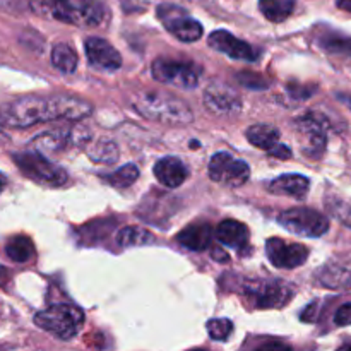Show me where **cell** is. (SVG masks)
Listing matches in <instances>:
<instances>
[{
    "mask_svg": "<svg viewBox=\"0 0 351 351\" xmlns=\"http://www.w3.org/2000/svg\"><path fill=\"white\" fill-rule=\"evenodd\" d=\"M137 178H139V168H137L136 165L129 163L123 165L122 168H119L115 173L108 175V177H106V182L117 189H127L130 187Z\"/></svg>",
    "mask_w": 351,
    "mask_h": 351,
    "instance_id": "obj_28",
    "label": "cell"
},
{
    "mask_svg": "<svg viewBox=\"0 0 351 351\" xmlns=\"http://www.w3.org/2000/svg\"><path fill=\"white\" fill-rule=\"evenodd\" d=\"M336 326H351V304H345L336 311L335 314Z\"/></svg>",
    "mask_w": 351,
    "mask_h": 351,
    "instance_id": "obj_31",
    "label": "cell"
},
{
    "mask_svg": "<svg viewBox=\"0 0 351 351\" xmlns=\"http://www.w3.org/2000/svg\"><path fill=\"white\" fill-rule=\"evenodd\" d=\"M311 189V180L304 175L290 173V175H281V177L274 178L269 184L267 191L271 194L276 195H288V197L295 199H305Z\"/></svg>",
    "mask_w": 351,
    "mask_h": 351,
    "instance_id": "obj_17",
    "label": "cell"
},
{
    "mask_svg": "<svg viewBox=\"0 0 351 351\" xmlns=\"http://www.w3.org/2000/svg\"><path fill=\"white\" fill-rule=\"evenodd\" d=\"M158 17L163 26L184 43H192L202 38L201 23L189 16L182 7L173 5V3H161L158 7Z\"/></svg>",
    "mask_w": 351,
    "mask_h": 351,
    "instance_id": "obj_10",
    "label": "cell"
},
{
    "mask_svg": "<svg viewBox=\"0 0 351 351\" xmlns=\"http://www.w3.org/2000/svg\"><path fill=\"white\" fill-rule=\"evenodd\" d=\"M208 329V335L211 336V339L215 341H226L230 335L233 331V322L228 319H211L206 326Z\"/></svg>",
    "mask_w": 351,
    "mask_h": 351,
    "instance_id": "obj_29",
    "label": "cell"
},
{
    "mask_svg": "<svg viewBox=\"0 0 351 351\" xmlns=\"http://www.w3.org/2000/svg\"><path fill=\"white\" fill-rule=\"evenodd\" d=\"M259 9L271 23H283L293 14L295 0H259Z\"/></svg>",
    "mask_w": 351,
    "mask_h": 351,
    "instance_id": "obj_21",
    "label": "cell"
},
{
    "mask_svg": "<svg viewBox=\"0 0 351 351\" xmlns=\"http://www.w3.org/2000/svg\"><path fill=\"white\" fill-rule=\"evenodd\" d=\"M88 156L91 158V161L99 165H110V163H115L117 158H119V147L113 141L110 139H101L98 143L91 144L88 147Z\"/></svg>",
    "mask_w": 351,
    "mask_h": 351,
    "instance_id": "obj_23",
    "label": "cell"
},
{
    "mask_svg": "<svg viewBox=\"0 0 351 351\" xmlns=\"http://www.w3.org/2000/svg\"><path fill=\"white\" fill-rule=\"evenodd\" d=\"M298 137L302 141V149L308 158H319L324 154L326 144H328V129L329 122L321 113H305L295 122Z\"/></svg>",
    "mask_w": 351,
    "mask_h": 351,
    "instance_id": "obj_8",
    "label": "cell"
},
{
    "mask_svg": "<svg viewBox=\"0 0 351 351\" xmlns=\"http://www.w3.org/2000/svg\"><path fill=\"white\" fill-rule=\"evenodd\" d=\"M34 324L58 339H72L84 324V312L71 304H55L34 315Z\"/></svg>",
    "mask_w": 351,
    "mask_h": 351,
    "instance_id": "obj_4",
    "label": "cell"
},
{
    "mask_svg": "<svg viewBox=\"0 0 351 351\" xmlns=\"http://www.w3.org/2000/svg\"><path fill=\"white\" fill-rule=\"evenodd\" d=\"M326 209L331 216H335L339 223L351 228V204L336 197V195H328L326 197Z\"/></svg>",
    "mask_w": 351,
    "mask_h": 351,
    "instance_id": "obj_27",
    "label": "cell"
},
{
    "mask_svg": "<svg viewBox=\"0 0 351 351\" xmlns=\"http://www.w3.org/2000/svg\"><path fill=\"white\" fill-rule=\"evenodd\" d=\"M247 141L259 149L271 151L280 143V130L276 127L266 125V123H256L250 125L245 132Z\"/></svg>",
    "mask_w": 351,
    "mask_h": 351,
    "instance_id": "obj_20",
    "label": "cell"
},
{
    "mask_svg": "<svg viewBox=\"0 0 351 351\" xmlns=\"http://www.w3.org/2000/svg\"><path fill=\"white\" fill-rule=\"evenodd\" d=\"M177 240L180 245L185 249L195 250V252H202L208 249L213 242V228L204 223V225H192L182 230L177 235Z\"/></svg>",
    "mask_w": 351,
    "mask_h": 351,
    "instance_id": "obj_19",
    "label": "cell"
},
{
    "mask_svg": "<svg viewBox=\"0 0 351 351\" xmlns=\"http://www.w3.org/2000/svg\"><path fill=\"white\" fill-rule=\"evenodd\" d=\"M5 252L14 263H27V261H31L34 257V245L31 242V239L19 235L9 240V243L5 247Z\"/></svg>",
    "mask_w": 351,
    "mask_h": 351,
    "instance_id": "obj_26",
    "label": "cell"
},
{
    "mask_svg": "<svg viewBox=\"0 0 351 351\" xmlns=\"http://www.w3.org/2000/svg\"><path fill=\"white\" fill-rule=\"evenodd\" d=\"M93 105L82 98L69 95L53 96H23L0 110V123L7 127L36 125L57 119L81 120L91 115Z\"/></svg>",
    "mask_w": 351,
    "mask_h": 351,
    "instance_id": "obj_1",
    "label": "cell"
},
{
    "mask_svg": "<svg viewBox=\"0 0 351 351\" xmlns=\"http://www.w3.org/2000/svg\"><path fill=\"white\" fill-rule=\"evenodd\" d=\"M84 50L91 67L98 69V71L113 72L122 67L120 53L115 50L113 45H110L103 38H88L84 43Z\"/></svg>",
    "mask_w": 351,
    "mask_h": 351,
    "instance_id": "obj_15",
    "label": "cell"
},
{
    "mask_svg": "<svg viewBox=\"0 0 351 351\" xmlns=\"http://www.w3.org/2000/svg\"><path fill=\"white\" fill-rule=\"evenodd\" d=\"M343 99H345V103L350 106V110H351V96H345V98H343Z\"/></svg>",
    "mask_w": 351,
    "mask_h": 351,
    "instance_id": "obj_35",
    "label": "cell"
},
{
    "mask_svg": "<svg viewBox=\"0 0 351 351\" xmlns=\"http://www.w3.org/2000/svg\"><path fill=\"white\" fill-rule=\"evenodd\" d=\"M267 259L280 269H295L307 263L308 249L302 243H290L281 239H271L266 243Z\"/></svg>",
    "mask_w": 351,
    "mask_h": 351,
    "instance_id": "obj_12",
    "label": "cell"
},
{
    "mask_svg": "<svg viewBox=\"0 0 351 351\" xmlns=\"http://www.w3.org/2000/svg\"><path fill=\"white\" fill-rule=\"evenodd\" d=\"M151 74L156 81L180 89H195L201 81L194 65L170 58H156L151 65Z\"/></svg>",
    "mask_w": 351,
    "mask_h": 351,
    "instance_id": "obj_9",
    "label": "cell"
},
{
    "mask_svg": "<svg viewBox=\"0 0 351 351\" xmlns=\"http://www.w3.org/2000/svg\"><path fill=\"white\" fill-rule=\"evenodd\" d=\"M319 280L324 287L328 288H350L351 287V271L346 267L339 266H328L322 267V271L319 273Z\"/></svg>",
    "mask_w": 351,
    "mask_h": 351,
    "instance_id": "obj_25",
    "label": "cell"
},
{
    "mask_svg": "<svg viewBox=\"0 0 351 351\" xmlns=\"http://www.w3.org/2000/svg\"><path fill=\"white\" fill-rule=\"evenodd\" d=\"M321 47L326 51H332V53H343L351 57V38L343 36H324L321 40Z\"/></svg>",
    "mask_w": 351,
    "mask_h": 351,
    "instance_id": "obj_30",
    "label": "cell"
},
{
    "mask_svg": "<svg viewBox=\"0 0 351 351\" xmlns=\"http://www.w3.org/2000/svg\"><path fill=\"white\" fill-rule=\"evenodd\" d=\"M34 14L79 27H98L106 19L99 0H27Z\"/></svg>",
    "mask_w": 351,
    "mask_h": 351,
    "instance_id": "obj_2",
    "label": "cell"
},
{
    "mask_svg": "<svg viewBox=\"0 0 351 351\" xmlns=\"http://www.w3.org/2000/svg\"><path fill=\"white\" fill-rule=\"evenodd\" d=\"M5 187H7V177L2 173V171H0V194L5 191Z\"/></svg>",
    "mask_w": 351,
    "mask_h": 351,
    "instance_id": "obj_34",
    "label": "cell"
},
{
    "mask_svg": "<svg viewBox=\"0 0 351 351\" xmlns=\"http://www.w3.org/2000/svg\"><path fill=\"white\" fill-rule=\"evenodd\" d=\"M204 105L211 113L219 117H233L242 112L239 93L223 82H213L204 91Z\"/></svg>",
    "mask_w": 351,
    "mask_h": 351,
    "instance_id": "obj_13",
    "label": "cell"
},
{
    "mask_svg": "<svg viewBox=\"0 0 351 351\" xmlns=\"http://www.w3.org/2000/svg\"><path fill=\"white\" fill-rule=\"evenodd\" d=\"M12 158L24 177L31 178L33 182L47 185V187H62L67 184V171L45 158L40 151H24V153H16Z\"/></svg>",
    "mask_w": 351,
    "mask_h": 351,
    "instance_id": "obj_5",
    "label": "cell"
},
{
    "mask_svg": "<svg viewBox=\"0 0 351 351\" xmlns=\"http://www.w3.org/2000/svg\"><path fill=\"white\" fill-rule=\"evenodd\" d=\"M154 177L158 178L160 184L165 187H180L189 177V170L180 158L167 156L154 165Z\"/></svg>",
    "mask_w": 351,
    "mask_h": 351,
    "instance_id": "obj_16",
    "label": "cell"
},
{
    "mask_svg": "<svg viewBox=\"0 0 351 351\" xmlns=\"http://www.w3.org/2000/svg\"><path fill=\"white\" fill-rule=\"evenodd\" d=\"M336 5H338L341 10L351 12V0H338V2H336Z\"/></svg>",
    "mask_w": 351,
    "mask_h": 351,
    "instance_id": "obj_33",
    "label": "cell"
},
{
    "mask_svg": "<svg viewBox=\"0 0 351 351\" xmlns=\"http://www.w3.org/2000/svg\"><path fill=\"white\" fill-rule=\"evenodd\" d=\"M153 240H154L153 233L141 228V226H125V228L120 230L119 235H117V242H119V245L125 247V249H129V247L147 245V243H151Z\"/></svg>",
    "mask_w": 351,
    "mask_h": 351,
    "instance_id": "obj_24",
    "label": "cell"
},
{
    "mask_svg": "<svg viewBox=\"0 0 351 351\" xmlns=\"http://www.w3.org/2000/svg\"><path fill=\"white\" fill-rule=\"evenodd\" d=\"M77 53L69 43H57L51 48V65L64 74H72L77 69Z\"/></svg>",
    "mask_w": 351,
    "mask_h": 351,
    "instance_id": "obj_22",
    "label": "cell"
},
{
    "mask_svg": "<svg viewBox=\"0 0 351 351\" xmlns=\"http://www.w3.org/2000/svg\"><path fill=\"white\" fill-rule=\"evenodd\" d=\"M278 223L295 235L319 239L329 232V219L311 208H293L278 216Z\"/></svg>",
    "mask_w": 351,
    "mask_h": 351,
    "instance_id": "obj_7",
    "label": "cell"
},
{
    "mask_svg": "<svg viewBox=\"0 0 351 351\" xmlns=\"http://www.w3.org/2000/svg\"><path fill=\"white\" fill-rule=\"evenodd\" d=\"M132 106L139 115L167 125H187L194 120V112L184 99L160 91L137 93Z\"/></svg>",
    "mask_w": 351,
    "mask_h": 351,
    "instance_id": "obj_3",
    "label": "cell"
},
{
    "mask_svg": "<svg viewBox=\"0 0 351 351\" xmlns=\"http://www.w3.org/2000/svg\"><path fill=\"white\" fill-rule=\"evenodd\" d=\"M208 45L213 50L228 55L230 58H235V60L256 62L257 58L261 57L257 48H254L252 45H249L247 41L239 40L235 34H232L230 31L225 29L213 31L211 36L208 38Z\"/></svg>",
    "mask_w": 351,
    "mask_h": 351,
    "instance_id": "obj_14",
    "label": "cell"
},
{
    "mask_svg": "<svg viewBox=\"0 0 351 351\" xmlns=\"http://www.w3.org/2000/svg\"><path fill=\"white\" fill-rule=\"evenodd\" d=\"M249 228L243 223L237 221V219H225L216 228V239L223 243V245L233 247V249H242L249 243Z\"/></svg>",
    "mask_w": 351,
    "mask_h": 351,
    "instance_id": "obj_18",
    "label": "cell"
},
{
    "mask_svg": "<svg viewBox=\"0 0 351 351\" xmlns=\"http://www.w3.org/2000/svg\"><path fill=\"white\" fill-rule=\"evenodd\" d=\"M250 177L249 165L228 153H216L209 161V178L226 187H240Z\"/></svg>",
    "mask_w": 351,
    "mask_h": 351,
    "instance_id": "obj_11",
    "label": "cell"
},
{
    "mask_svg": "<svg viewBox=\"0 0 351 351\" xmlns=\"http://www.w3.org/2000/svg\"><path fill=\"white\" fill-rule=\"evenodd\" d=\"M242 298L252 308H281L293 298V288L285 281H252L243 287Z\"/></svg>",
    "mask_w": 351,
    "mask_h": 351,
    "instance_id": "obj_6",
    "label": "cell"
},
{
    "mask_svg": "<svg viewBox=\"0 0 351 351\" xmlns=\"http://www.w3.org/2000/svg\"><path fill=\"white\" fill-rule=\"evenodd\" d=\"M269 153L273 154V156L281 158V160H288V158H291V151H290V147L285 146V144H280V143H278L276 146H274L273 149L269 151Z\"/></svg>",
    "mask_w": 351,
    "mask_h": 351,
    "instance_id": "obj_32",
    "label": "cell"
}]
</instances>
